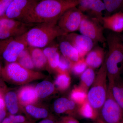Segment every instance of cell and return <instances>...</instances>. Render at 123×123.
<instances>
[{"instance_id": "obj_42", "label": "cell", "mask_w": 123, "mask_h": 123, "mask_svg": "<svg viewBox=\"0 0 123 123\" xmlns=\"http://www.w3.org/2000/svg\"><path fill=\"white\" fill-rule=\"evenodd\" d=\"M40 0V1H42V0Z\"/></svg>"}, {"instance_id": "obj_22", "label": "cell", "mask_w": 123, "mask_h": 123, "mask_svg": "<svg viewBox=\"0 0 123 123\" xmlns=\"http://www.w3.org/2000/svg\"><path fill=\"white\" fill-rule=\"evenodd\" d=\"M6 107L10 115H15L19 110L17 96L15 92L9 91L5 95Z\"/></svg>"}, {"instance_id": "obj_5", "label": "cell", "mask_w": 123, "mask_h": 123, "mask_svg": "<svg viewBox=\"0 0 123 123\" xmlns=\"http://www.w3.org/2000/svg\"><path fill=\"white\" fill-rule=\"evenodd\" d=\"M2 72L7 79L16 84H25L41 76L40 74L25 68L17 62L8 63Z\"/></svg>"}, {"instance_id": "obj_16", "label": "cell", "mask_w": 123, "mask_h": 123, "mask_svg": "<svg viewBox=\"0 0 123 123\" xmlns=\"http://www.w3.org/2000/svg\"><path fill=\"white\" fill-rule=\"evenodd\" d=\"M105 56L104 49L98 46L92 49L85 59L88 67L94 69L101 67L104 62Z\"/></svg>"}, {"instance_id": "obj_1", "label": "cell", "mask_w": 123, "mask_h": 123, "mask_svg": "<svg viewBox=\"0 0 123 123\" xmlns=\"http://www.w3.org/2000/svg\"><path fill=\"white\" fill-rule=\"evenodd\" d=\"M79 0H44L33 6L23 22L28 24L51 23L57 24L63 14L76 7Z\"/></svg>"}, {"instance_id": "obj_26", "label": "cell", "mask_w": 123, "mask_h": 123, "mask_svg": "<svg viewBox=\"0 0 123 123\" xmlns=\"http://www.w3.org/2000/svg\"><path fill=\"white\" fill-rule=\"evenodd\" d=\"M25 110L28 114L35 119H45L49 115L48 111L45 108L37 107L30 104L26 106Z\"/></svg>"}, {"instance_id": "obj_32", "label": "cell", "mask_w": 123, "mask_h": 123, "mask_svg": "<svg viewBox=\"0 0 123 123\" xmlns=\"http://www.w3.org/2000/svg\"><path fill=\"white\" fill-rule=\"evenodd\" d=\"M72 63L70 61L63 56H61L57 68L56 70L59 73H68L71 71Z\"/></svg>"}, {"instance_id": "obj_41", "label": "cell", "mask_w": 123, "mask_h": 123, "mask_svg": "<svg viewBox=\"0 0 123 123\" xmlns=\"http://www.w3.org/2000/svg\"><path fill=\"white\" fill-rule=\"evenodd\" d=\"M120 11H122V12H123V8L122 9H121V10H120Z\"/></svg>"}, {"instance_id": "obj_20", "label": "cell", "mask_w": 123, "mask_h": 123, "mask_svg": "<svg viewBox=\"0 0 123 123\" xmlns=\"http://www.w3.org/2000/svg\"><path fill=\"white\" fill-rule=\"evenodd\" d=\"M27 48L30 53L35 67L38 68H44L48 64V62L43 49L31 47H28Z\"/></svg>"}, {"instance_id": "obj_8", "label": "cell", "mask_w": 123, "mask_h": 123, "mask_svg": "<svg viewBox=\"0 0 123 123\" xmlns=\"http://www.w3.org/2000/svg\"><path fill=\"white\" fill-rule=\"evenodd\" d=\"M28 24L5 16L0 18V39H7L23 35L29 30Z\"/></svg>"}, {"instance_id": "obj_14", "label": "cell", "mask_w": 123, "mask_h": 123, "mask_svg": "<svg viewBox=\"0 0 123 123\" xmlns=\"http://www.w3.org/2000/svg\"><path fill=\"white\" fill-rule=\"evenodd\" d=\"M78 105L71 99L60 98L55 101L53 105L54 111L57 114H66L73 117L78 115Z\"/></svg>"}, {"instance_id": "obj_33", "label": "cell", "mask_w": 123, "mask_h": 123, "mask_svg": "<svg viewBox=\"0 0 123 123\" xmlns=\"http://www.w3.org/2000/svg\"><path fill=\"white\" fill-rule=\"evenodd\" d=\"M13 0H0V18L5 15L9 6Z\"/></svg>"}, {"instance_id": "obj_37", "label": "cell", "mask_w": 123, "mask_h": 123, "mask_svg": "<svg viewBox=\"0 0 123 123\" xmlns=\"http://www.w3.org/2000/svg\"><path fill=\"white\" fill-rule=\"evenodd\" d=\"M5 107L4 99H3L2 96L0 94V109L5 108Z\"/></svg>"}, {"instance_id": "obj_10", "label": "cell", "mask_w": 123, "mask_h": 123, "mask_svg": "<svg viewBox=\"0 0 123 123\" xmlns=\"http://www.w3.org/2000/svg\"><path fill=\"white\" fill-rule=\"evenodd\" d=\"M84 14L77 8L74 7L65 11L57 23L58 26L68 34L79 31Z\"/></svg>"}, {"instance_id": "obj_12", "label": "cell", "mask_w": 123, "mask_h": 123, "mask_svg": "<svg viewBox=\"0 0 123 123\" xmlns=\"http://www.w3.org/2000/svg\"><path fill=\"white\" fill-rule=\"evenodd\" d=\"M65 39L69 41L78 52L80 58H85L93 48L94 43L89 38L83 35L75 33H69L65 36Z\"/></svg>"}, {"instance_id": "obj_24", "label": "cell", "mask_w": 123, "mask_h": 123, "mask_svg": "<svg viewBox=\"0 0 123 123\" xmlns=\"http://www.w3.org/2000/svg\"><path fill=\"white\" fill-rule=\"evenodd\" d=\"M94 69L88 67L80 75L79 86L88 92L95 79Z\"/></svg>"}, {"instance_id": "obj_27", "label": "cell", "mask_w": 123, "mask_h": 123, "mask_svg": "<svg viewBox=\"0 0 123 123\" xmlns=\"http://www.w3.org/2000/svg\"><path fill=\"white\" fill-rule=\"evenodd\" d=\"M88 92L80 86L74 88L70 93L71 100L75 102L78 105H81L87 100Z\"/></svg>"}, {"instance_id": "obj_7", "label": "cell", "mask_w": 123, "mask_h": 123, "mask_svg": "<svg viewBox=\"0 0 123 123\" xmlns=\"http://www.w3.org/2000/svg\"><path fill=\"white\" fill-rule=\"evenodd\" d=\"M99 117L105 123H123V113L108 87L106 99L101 108Z\"/></svg>"}, {"instance_id": "obj_29", "label": "cell", "mask_w": 123, "mask_h": 123, "mask_svg": "<svg viewBox=\"0 0 123 123\" xmlns=\"http://www.w3.org/2000/svg\"><path fill=\"white\" fill-rule=\"evenodd\" d=\"M71 78L68 73H60L55 81V85L60 90H66L69 87Z\"/></svg>"}, {"instance_id": "obj_6", "label": "cell", "mask_w": 123, "mask_h": 123, "mask_svg": "<svg viewBox=\"0 0 123 123\" xmlns=\"http://www.w3.org/2000/svg\"><path fill=\"white\" fill-rule=\"evenodd\" d=\"M28 47L22 35L0 39V54L8 63L16 62L21 53Z\"/></svg>"}, {"instance_id": "obj_28", "label": "cell", "mask_w": 123, "mask_h": 123, "mask_svg": "<svg viewBox=\"0 0 123 123\" xmlns=\"http://www.w3.org/2000/svg\"><path fill=\"white\" fill-rule=\"evenodd\" d=\"M17 61L20 65L27 69L32 70L35 68L30 53L27 48L21 53Z\"/></svg>"}, {"instance_id": "obj_3", "label": "cell", "mask_w": 123, "mask_h": 123, "mask_svg": "<svg viewBox=\"0 0 123 123\" xmlns=\"http://www.w3.org/2000/svg\"><path fill=\"white\" fill-rule=\"evenodd\" d=\"M31 28L23 36L28 47H46L56 38L67 34L57 24L42 23Z\"/></svg>"}, {"instance_id": "obj_34", "label": "cell", "mask_w": 123, "mask_h": 123, "mask_svg": "<svg viewBox=\"0 0 123 123\" xmlns=\"http://www.w3.org/2000/svg\"><path fill=\"white\" fill-rule=\"evenodd\" d=\"M60 122V123H79L75 117L68 116L63 117Z\"/></svg>"}, {"instance_id": "obj_31", "label": "cell", "mask_w": 123, "mask_h": 123, "mask_svg": "<svg viewBox=\"0 0 123 123\" xmlns=\"http://www.w3.org/2000/svg\"><path fill=\"white\" fill-rule=\"evenodd\" d=\"M88 68L85 58H81L78 61L72 63L71 71L75 75L80 76Z\"/></svg>"}, {"instance_id": "obj_19", "label": "cell", "mask_w": 123, "mask_h": 123, "mask_svg": "<svg viewBox=\"0 0 123 123\" xmlns=\"http://www.w3.org/2000/svg\"><path fill=\"white\" fill-rule=\"evenodd\" d=\"M114 98L121 108L123 113V74L115 80L111 85H108Z\"/></svg>"}, {"instance_id": "obj_2", "label": "cell", "mask_w": 123, "mask_h": 123, "mask_svg": "<svg viewBox=\"0 0 123 123\" xmlns=\"http://www.w3.org/2000/svg\"><path fill=\"white\" fill-rule=\"evenodd\" d=\"M106 40L108 51L105 61L108 85L110 86L123 74V44L120 34L114 32L109 33Z\"/></svg>"}, {"instance_id": "obj_36", "label": "cell", "mask_w": 123, "mask_h": 123, "mask_svg": "<svg viewBox=\"0 0 123 123\" xmlns=\"http://www.w3.org/2000/svg\"><path fill=\"white\" fill-rule=\"evenodd\" d=\"M37 123H60V121H55L52 119L47 118L44 119Z\"/></svg>"}, {"instance_id": "obj_39", "label": "cell", "mask_w": 123, "mask_h": 123, "mask_svg": "<svg viewBox=\"0 0 123 123\" xmlns=\"http://www.w3.org/2000/svg\"><path fill=\"white\" fill-rule=\"evenodd\" d=\"M2 69L1 68V64L0 62V74L1 73H2Z\"/></svg>"}, {"instance_id": "obj_13", "label": "cell", "mask_w": 123, "mask_h": 123, "mask_svg": "<svg viewBox=\"0 0 123 123\" xmlns=\"http://www.w3.org/2000/svg\"><path fill=\"white\" fill-rule=\"evenodd\" d=\"M77 6L83 13H88L93 17L92 18L102 23L103 13L106 8L102 0H79Z\"/></svg>"}, {"instance_id": "obj_40", "label": "cell", "mask_w": 123, "mask_h": 123, "mask_svg": "<svg viewBox=\"0 0 123 123\" xmlns=\"http://www.w3.org/2000/svg\"><path fill=\"white\" fill-rule=\"evenodd\" d=\"M120 37H121V40H122V42H123V35L120 34Z\"/></svg>"}, {"instance_id": "obj_21", "label": "cell", "mask_w": 123, "mask_h": 123, "mask_svg": "<svg viewBox=\"0 0 123 123\" xmlns=\"http://www.w3.org/2000/svg\"><path fill=\"white\" fill-rule=\"evenodd\" d=\"M78 115L82 118L93 121L99 117V113L92 107L87 100L81 105H78Z\"/></svg>"}, {"instance_id": "obj_38", "label": "cell", "mask_w": 123, "mask_h": 123, "mask_svg": "<svg viewBox=\"0 0 123 123\" xmlns=\"http://www.w3.org/2000/svg\"><path fill=\"white\" fill-rule=\"evenodd\" d=\"M105 123L104 121L102 120L99 117L98 118L95 120H93V123Z\"/></svg>"}, {"instance_id": "obj_9", "label": "cell", "mask_w": 123, "mask_h": 123, "mask_svg": "<svg viewBox=\"0 0 123 123\" xmlns=\"http://www.w3.org/2000/svg\"><path fill=\"white\" fill-rule=\"evenodd\" d=\"M99 22L84 14L79 31L80 34L92 40L94 43H105L106 41L103 32V27Z\"/></svg>"}, {"instance_id": "obj_35", "label": "cell", "mask_w": 123, "mask_h": 123, "mask_svg": "<svg viewBox=\"0 0 123 123\" xmlns=\"http://www.w3.org/2000/svg\"><path fill=\"white\" fill-rule=\"evenodd\" d=\"M6 111L5 108L0 109V123H2L4 119L6 118Z\"/></svg>"}, {"instance_id": "obj_23", "label": "cell", "mask_w": 123, "mask_h": 123, "mask_svg": "<svg viewBox=\"0 0 123 123\" xmlns=\"http://www.w3.org/2000/svg\"><path fill=\"white\" fill-rule=\"evenodd\" d=\"M18 98L22 103L27 104L35 102L38 97L35 88L31 86H26L20 90Z\"/></svg>"}, {"instance_id": "obj_30", "label": "cell", "mask_w": 123, "mask_h": 123, "mask_svg": "<svg viewBox=\"0 0 123 123\" xmlns=\"http://www.w3.org/2000/svg\"><path fill=\"white\" fill-rule=\"evenodd\" d=\"M106 10L108 13H115L123 7V0H103Z\"/></svg>"}, {"instance_id": "obj_25", "label": "cell", "mask_w": 123, "mask_h": 123, "mask_svg": "<svg viewBox=\"0 0 123 123\" xmlns=\"http://www.w3.org/2000/svg\"><path fill=\"white\" fill-rule=\"evenodd\" d=\"M55 86L48 81H43L36 85L35 90L38 97L44 98L51 94L55 90Z\"/></svg>"}, {"instance_id": "obj_11", "label": "cell", "mask_w": 123, "mask_h": 123, "mask_svg": "<svg viewBox=\"0 0 123 123\" xmlns=\"http://www.w3.org/2000/svg\"><path fill=\"white\" fill-rule=\"evenodd\" d=\"M38 1L37 0H13L7 9L5 16L23 22Z\"/></svg>"}, {"instance_id": "obj_17", "label": "cell", "mask_w": 123, "mask_h": 123, "mask_svg": "<svg viewBox=\"0 0 123 123\" xmlns=\"http://www.w3.org/2000/svg\"><path fill=\"white\" fill-rule=\"evenodd\" d=\"M59 47L62 56L72 63L80 59L76 49L66 39L60 43Z\"/></svg>"}, {"instance_id": "obj_18", "label": "cell", "mask_w": 123, "mask_h": 123, "mask_svg": "<svg viewBox=\"0 0 123 123\" xmlns=\"http://www.w3.org/2000/svg\"><path fill=\"white\" fill-rule=\"evenodd\" d=\"M43 51L49 65L51 68L56 69L61 57L58 48L55 46H47L43 49Z\"/></svg>"}, {"instance_id": "obj_4", "label": "cell", "mask_w": 123, "mask_h": 123, "mask_svg": "<svg viewBox=\"0 0 123 123\" xmlns=\"http://www.w3.org/2000/svg\"><path fill=\"white\" fill-rule=\"evenodd\" d=\"M105 61L99 68L94 81L87 93V101L99 113L107 96L108 85Z\"/></svg>"}, {"instance_id": "obj_15", "label": "cell", "mask_w": 123, "mask_h": 123, "mask_svg": "<svg viewBox=\"0 0 123 123\" xmlns=\"http://www.w3.org/2000/svg\"><path fill=\"white\" fill-rule=\"evenodd\" d=\"M104 29L120 34L123 31V12L121 11L103 17L102 20Z\"/></svg>"}]
</instances>
